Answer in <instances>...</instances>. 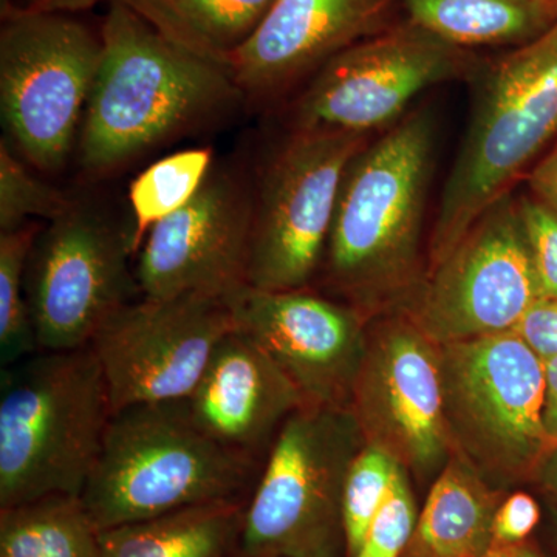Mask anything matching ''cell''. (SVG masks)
I'll return each mask as SVG.
<instances>
[{
	"instance_id": "9c48e42d",
	"label": "cell",
	"mask_w": 557,
	"mask_h": 557,
	"mask_svg": "<svg viewBox=\"0 0 557 557\" xmlns=\"http://www.w3.org/2000/svg\"><path fill=\"white\" fill-rule=\"evenodd\" d=\"M132 226L73 201L40 230L25 271V298L39 350L90 347L116 311L141 298Z\"/></svg>"
},
{
	"instance_id": "4fadbf2b",
	"label": "cell",
	"mask_w": 557,
	"mask_h": 557,
	"mask_svg": "<svg viewBox=\"0 0 557 557\" xmlns=\"http://www.w3.org/2000/svg\"><path fill=\"white\" fill-rule=\"evenodd\" d=\"M350 412L366 445L421 482L435 480L453 456L440 346L405 314L370 319Z\"/></svg>"
},
{
	"instance_id": "f546056e",
	"label": "cell",
	"mask_w": 557,
	"mask_h": 557,
	"mask_svg": "<svg viewBox=\"0 0 557 557\" xmlns=\"http://www.w3.org/2000/svg\"><path fill=\"white\" fill-rule=\"evenodd\" d=\"M541 522V507L534 497L516 491L504 498L493 523V547L527 542Z\"/></svg>"
},
{
	"instance_id": "484cf974",
	"label": "cell",
	"mask_w": 557,
	"mask_h": 557,
	"mask_svg": "<svg viewBox=\"0 0 557 557\" xmlns=\"http://www.w3.org/2000/svg\"><path fill=\"white\" fill-rule=\"evenodd\" d=\"M401 468L386 453L366 443L351 461L343 498L346 557L358 555Z\"/></svg>"
},
{
	"instance_id": "1f68e13d",
	"label": "cell",
	"mask_w": 557,
	"mask_h": 557,
	"mask_svg": "<svg viewBox=\"0 0 557 557\" xmlns=\"http://www.w3.org/2000/svg\"><path fill=\"white\" fill-rule=\"evenodd\" d=\"M528 186L534 199L557 214V138L547 156L531 171Z\"/></svg>"
},
{
	"instance_id": "d4e9b609",
	"label": "cell",
	"mask_w": 557,
	"mask_h": 557,
	"mask_svg": "<svg viewBox=\"0 0 557 557\" xmlns=\"http://www.w3.org/2000/svg\"><path fill=\"white\" fill-rule=\"evenodd\" d=\"M39 223L0 233V364H16L39 351L35 327L25 298V271Z\"/></svg>"
},
{
	"instance_id": "ffe728a7",
	"label": "cell",
	"mask_w": 557,
	"mask_h": 557,
	"mask_svg": "<svg viewBox=\"0 0 557 557\" xmlns=\"http://www.w3.org/2000/svg\"><path fill=\"white\" fill-rule=\"evenodd\" d=\"M247 502H214L101 531L100 557H236Z\"/></svg>"
},
{
	"instance_id": "3957f363",
	"label": "cell",
	"mask_w": 557,
	"mask_h": 557,
	"mask_svg": "<svg viewBox=\"0 0 557 557\" xmlns=\"http://www.w3.org/2000/svg\"><path fill=\"white\" fill-rule=\"evenodd\" d=\"M108 384L91 347L39 350L0 373V508L81 496L110 418Z\"/></svg>"
},
{
	"instance_id": "4316f807",
	"label": "cell",
	"mask_w": 557,
	"mask_h": 557,
	"mask_svg": "<svg viewBox=\"0 0 557 557\" xmlns=\"http://www.w3.org/2000/svg\"><path fill=\"white\" fill-rule=\"evenodd\" d=\"M9 143H0V233L20 230L35 219L53 220L73 200L32 172Z\"/></svg>"
},
{
	"instance_id": "f1b7e54d",
	"label": "cell",
	"mask_w": 557,
	"mask_h": 557,
	"mask_svg": "<svg viewBox=\"0 0 557 557\" xmlns=\"http://www.w3.org/2000/svg\"><path fill=\"white\" fill-rule=\"evenodd\" d=\"M518 211L536 273L539 298L557 296V214L533 196L519 197Z\"/></svg>"
},
{
	"instance_id": "d590c367",
	"label": "cell",
	"mask_w": 557,
	"mask_h": 557,
	"mask_svg": "<svg viewBox=\"0 0 557 557\" xmlns=\"http://www.w3.org/2000/svg\"><path fill=\"white\" fill-rule=\"evenodd\" d=\"M482 557H542L536 548L531 547L528 542L515 545H500L491 547Z\"/></svg>"
},
{
	"instance_id": "52a82bcc",
	"label": "cell",
	"mask_w": 557,
	"mask_h": 557,
	"mask_svg": "<svg viewBox=\"0 0 557 557\" xmlns=\"http://www.w3.org/2000/svg\"><path fill=\"white\" fill-rule=\"evenodd\" d=\"M445 420L454 453L491 485L534 480L545 432V364L515 332L440 346Z\"/></svg>"
},
{
	"instance_id": "5b68a950",
	"label": "cell",
	"mask_w": 557,
	"mask_h": 557,
	"mask_svg": "<svg viewBox=\"0 0 557 557\" xmlns=\"http://www.w3.org/2000/svg\"><path fill=\"white\" fill-rule=\"evenodd\" d=\"M557 138V22L480 83L467 137L446 178L429 240L437 265L545 146Z\"/></svg>"
},
{
	"instance_id": "2e32d148",
	"label": "cell",
	"mask_w": 557,
	"mask_h": 557,
	"mask_svg": "<svg viewBox=\"0 0 557 557\" xmlns=\"http://www.w3.org/2000/svg\"><path fill=\"white\" fill-rule=\"evenodd\" d=\"M252 208L239 175L212 168L197 196L143 240L135 262L141 298H231L247 287Z\"/></svg>"
},
{
	"instance_id": "8fae6325",
	"label": "cell",
	"mask_w": 557,
	"mask_h": 557,
	"mask_svg": "<svg viewBox=\"0 0 557 557\" xmlns=\"http://www.w3.org/2000/svg\"><path fill=\"white\" fill-rule=\"evenodd\" d=\"M479 72L471 51L408 21L325 62L296 101L293 131L369 137L394 126L424 91Z\"/></svg>"
},
{
	"instance_id": "30bf717a",
	"label": "cell",
	"mask_w": 557,
	"mask_h": 557,
	"mask_svg": "<svg viewBox=\"0 0 557 557\" xmlns=\"http://www.w3.org/2000/svg\"><path fill=\"white\" fill-rule=\"evenodd\" d=\"M366 135L293 131L259 180L252 208L247 285L267 292L317 281L348 164Z\"/></svg>"
},
{
	"instance_id": "ba28073f",
	"label": "cell",
	"mask_w": 557,
	"mask_h": 557,
	"mask_svg": "<svg viewBox=\"0 0 557 557\" xmlns=\"http://www.w3.org/2000/svg\"><path fill=\"white\" fill-rule=\"evenodd\" d=\"M101 53V36L67 14L7 11L0 32L3 139L35 170L61 171L78 146Z\"/></svg>"
},
{
	"instance_id": "836d02e7",
	"label": "cell",
	"mask_w": 557,
	"mask_h": 557,
	"mask_svg": "<svg viewBox=\"0 0 557 557\" xmlns=\"http://www.w3.org/2000/svg\"><path fill=\"white\" fill-rule=\"evenodd\" d=\"M101 2H112V0H30L24 9L42 11V13L67 14L89 10Z\"/></svg>"
},
{
	"instance_id": "83f0119b",
	"label": "cell",
	"mask_w": 557,
	"mask_h": 557,
	"mask_svg": "<svg viewBox=\"0 0 557 557\" xmlns=\"http://www.w3.org/2000/svg\"><path fill=\"white\" fill-rule=\"evenodd\" d=\"M418 511L410 474L399 469L391 493L373 519L355 557H401L416 528Z\"/></svg>"
},
{
	"instance_id": "d6a6232c",
	"label": "cell",
	"mask_w": 557,
	"mask_h": 557,
	"mask_svg": "<svg viewBox=\"0 0 557 557\" xmlns=\"http://www.w3.org/2000/svg\"><path fill=\"white\" fill-rule=\"evenodd\" d=\"M545 397L544 420L545 432L552 442L553 448L557 446V357L545 359Z\"/></svg>"
},
{
	"instance_id": "7a4b0ae2",
	"label": "cell",
	"mask_w": 557,
	"mask_h": 557,
	"mask_svg": "<svg viewBox=\"0 0 557 557\" xmlns=\"http://www.w3.org/2000/svg\"><path fill=\"white\" fill-rule=\"evenodd\" d=\"M100 67L81 126L78 161L108 175L244 97L228 67L160 35L121 0L101 30Z\"/></svg>"
},
{
	"instance_id": "7402d4cb",
	"label": "cell",
	"mask_w": 557,
	"mask_h": 557,
	"mask_svg": "<svg viewBox=\"0 0 557 557\" xmlns=\"http://www.w3.org/2000/svg\"><path fill=\"white\" fill-rule=\"evenodd\" d=\"M182 49L228 67L274 0H121Z\"/></svg>"
},
{
	"instance_id": "e575fe53",
	"label": "cell",
	"mask_w": 557,
	"mask_h": 557,
	"mask_svg": "<svg viewBox=\"0 0 557 557\" xmlns=\"http://www.w3.org/2000/svg\"><path fill=\"white\" fill-rule=\"evenodd\" d=\"M534 480L544 487L545 493L555 498L557 504V446L544 458Z\"/></svg>"
},
{
	"instance_id": "5bb4252c",
	"label": "cell",
	"mask_w": 557,
	"mask_h": 557,
	"mask_svg": "<svg viewBox=\"0 0 557 557\" xmlns=\"http://www.w3.org/2000/svg\"><path fill=\"white\" fill-rule=\"evenodd\" d=\"M236 329L230 298H138L116 311L91 341L113 413L188 397L220 341Z\"/></svg>"
},
{
	"instance_id": "74e56055",
	"label": "cell",
	"mask_w": 557,
	"mask_h": 557,
	"mask_svg": "<svg viewBox=\"0 0 557 557\" xmlns=\"http://www.w3.org/2000/svg\"><path fill=\"white\" fill-rule=\"evenodd\" d=\"M28 2H30V0H28Z\"/></svg>"
},
{
	"instance_id": "cb8c5ba5",
	"label": "cell",
	"mask_w": 557,
	"mask_h": 557,
	"mask_svg": "<svg viewBox=\"0 0 557 557\" xmlns=\"http://www.w3.org/2000/svg\"><path fill=\"white\" fill-rule=\"evenodd\" d=\"M212 149H186L171 153L146 168L129 188L132 233L135 249L157 223L185 208L214 168Z\"/></svg>"
},
{
	"instance_id": "ac0fdd59",
	"label": "cell",
	"mask_w": 557,
	"mask_h": 557,
	"mask_svg": "<svg viewBox=\"0 0 557 557\" xmlns=\"http://www.w3.org/2000/svg\"><path fill=\"white\" fill-rule=\"evenodd\" d=\"M391 0H274L228 70L242 95L267 98L383 32Z\"/></svg>"
},
{
	"instance_id": "8992f818",
	"label": "cell",
	"mask_w": 557,
	"mask_h": 557,
	"mask_svg": "<svg viewBox=\"0 0 557 557\" xmlns=\"http://www.w3.org/2000/svg\"><path fill=\"white\" fill-rule=\"evenodd\" d=\"M362 446L350 409L296 410L249 494L236 557H346L344 487Z\"/></svg>"
},
{
	"instance_id": "44dd1931",
	"label": "cell",
	"mask_w": 557,
	"mask_h": 557,
	"mask_svg": "<svg viewBox=\"0 0 557 557\" xmlns=\"http://www.w3.org/2000/svg\"><path fill=\"white\" fill-rule=\"evenodd\" d=\"M409 21L460 47L525 46L557 22V0H403Z\"/></svg>"
},
{
	"instance_id": "7c38bea8",
	"label": "cell",
	"mask_w": 557,
	"mask_h": 557,
	"mask_svg": "<svg viewBox=\"0 0 557 557\" xmlns=\"http://www.w3.org/2000/svg\"><path fill=\"white\" fill-rule=\"evenodd\" d=\"M539 298L536 273L511 193L483 212L424 273L398 313L438 346L511 332Z\"/></svg>"
},
{
	"instance_id": "277c9868",
	"label": "cell",
	"mask_w": 557,
	"mask_h": 557,
	"mask_svg": "<svg viewBox=\"0 0 557 557\" xmlns=\"http://www.w3.org/2000/svg\"><path fill=\"white\" fill-rule=\"evenodd\" d=\"M262 465L200 431L177 401L113 413L83 498L101 531L214 502H248Z\"/></svg>"
},
{
	"instance_id": "6da1fadb",
	"label": "cell",
	"mask_w": 557,
	"mask_h": 557,
	"mask_svg": "<svg viewBox=\"0 0 557 557\" xmlns=\"http://www.w3.org/2000/svg\"><path fill=\"white\" fill-rule=\"evenodd\" d=\"M437 123L423 106L348 164L319 276L369 319L398 313L423 281L421 259Z\"/></svg>"
},
{
	"instance_id": "d6986e66",
	"label": "cell",
	"mask_w": 557,
	"mask_h": 557,
	"mask_svg": "<svg viewBox=\"0 0 557 557\" xmlns=\"http://www.w3.org/2000/svg\"><path fill=\"white\" fill-rule=\"evenodd\" d=\"M507 491L487 483L454 453L432 482L401 557H482L493 547V523Z\"/></svg>"
},
{
	"instance_id": "603a6c76",
	"label": "cell",
	"mask_w": 557,
	"mask_h": 557,
	"mask_svg": "<svg viewBox=\"0 0 557 557\" xmlns=\"http://www.w3.org/2000/svg\"><path fill=\"white\" fill-rule=\"evenodd\" d=\"M101 530L81 496L0 508V557H100Z\"/></svg>"
},
{
	"instance_id": "9a60e30c",
	"label": "cell",
	"mask_w": 557,
	"mask_h": 557,
	"mask_svg": "<svg viewBox=\"0 0 557 557\" xmlns=\"http://www.w3.org/2000/svg\"><path fill=\"white\" fill-rule=\"evenodd\" d=\"M236 329L292 380L306 406L350 409L370 319L311 288L244 287L230 298Z\"/></svg>"
},
{
	"instance_id": "4dcf8cb0",
	"label": "cell",
	"mask_w": 557,
	"mask_h": 557,
	"mask_svg": "<svg viewBox=\"0 0 557 557\" xmlns=\"http://www.w3.org/2000/svg\"><path fill=\"white\" fill-rule=\"evenodd\" d=\"M511 332L544 361L557 357V296L534 300Z\"/></svg>"
},
{
	"instance_id": "e0dca14e",
	"label": "cell",
	"mask_w": 557,
	"mask_h": 557,
	"mask_svg": "<svg viewBox=\"0 0 557 557\" xmlns=\"http://www.w3.org/2000/svg\"><path fill=\"white\" fill-rule=\"evenodd\" d=\"M200 431L263 465L302 395L259 344L234 329L215 347L188 397L177 401Z\"/></svg>"
},
{
	"instance_id": "8d00e7d4",
	"label": "cell",
	"mask_w": 557,
	"mask_h": 557,
	"mask_svg": "<svg viewBox=\"0 0 557 557\" xmlns=\"http://www.w3.org/2000/svg\"><path fill=\"white\" fill-rule=\"evenodd\" d=\"M553 518H555V525H556V530H557V509H555V511H553Z\"/></svg>"
}]
</instances>
